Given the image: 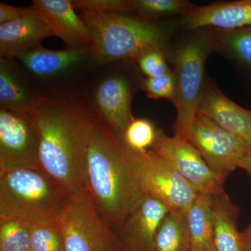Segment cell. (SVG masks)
<instances>
[{
    "mask_svg": "<svg viewBox=\"0 0 251 251\" xmlns=\"http://www.w3.org/2000/svg\"><path fill=\"white\" fill-rule=\"evenodd\" d=\"M29 115L39 135V163L69 193L84 187L86 154L100 120L75 99L36 97Z\"/></svg>",
    "mask_w": 251,
    "mask_h": 251,
    "instance_id": "6da1fadb",
    "label": "cell"
},
{
    "mask_svg": "<svg viewBox=\"0 0 251 251\" xmlns=\"http://www.w3.org/2000/svg\"><path fill=\"white\" fill-rule=\"evenodd\" d=\"M84 188L115 230L143 195L133 151L100 121L87 149Z\"/></svg>",
    "mask_w": 251,
    "mask_h": 251,
    "instance_id": "7a4b0ae2",
    "label": "cell"
},
{
    "mask_svg": "<svg viewBox=\"0 0 251 251\" xmlns=\"http://www.w3.org/2000/svg\"><path fill=\"white\" fill-rule=\"evenodd\" d=\"M69 194L41 168L0 171V217L53 224Z\"/></svg>",
    "mask_w": 251,
    "mask_h": 251,
    "instance_id": "3957f363",
    "label": "cell"
},
{
    "mask_svg": "<svg viewBox=\"0 0 251 251\" xmlns=\"http://www.w3.org/2000/svg\"><path fill=\"white\" fill-rule=\"evenodd\" d=\"M90 29L92 50L100 62L138 61L151 50H163L166 31L161 26L117 13L82 11Z\"/></svg>",
    "mask_w": 251,
    "mask_h": 251,
    "instance_id": "277c9868",
    "label": "cell"
},
{
    "mask_svg": "<svg viewBox=\"0 0 251 251\" xmlns=\"http://www.w3.org/2000/svg\"><path fill=\"white\" fill-rule=\"evenodd\" d=\"M56 223L65 251H128L84 187L69 194Z\"/></svg>",
    "mask_w": 251,
    "mask_h": 251,
    "instance_id": "5b68a950",
    "label": "cell"
},
{
    "mask_svg": "<svg viewBox=\"0 0 251 251\" xmlns=\"http://www.w3.org/2000/svg\"><path fill=\"white\" fill-rule=\"evenodd\" d=\"M213 49L211 36L198 34L184 41L175 56L176 118L175 137L188 141L204 90V67Z\"/></svg>",
    "mask_w": 251,
    "mask_h": 251,
    "instance_id": "8992f818",
    "label": "cell"
},
{
    "mask_svg": "<svg viewBox=\"0 0 251 251\" xmlns=\"http://www.w3.org/2000/svg\"><path fill=\"white\" fill-rule=\"evenodd\" d=\"M132 151L144 194L158 200L170 212L186 214L199 194L198 191L151 150Z\"/></svg>",
    "mask_w": 251,
    "mask_h": 251,
    "instance_id": "52a82bcc",
    "label": "cell"
},
{
    "mask_svg": "<svg viewBox=\"0 0 251 251\" xmlns=\"http://www.w3.org/2000/svg\"><path fill=\"white\" fill-rule=\"evenodd\" d=\"M188 142L201 153L224 184L250 148L240 138L223 129L201 114L195 119Z\"/></svg>",
    "mask_w": 251,
    "mask_h": 251,
    "instance_id": "ba28073f",
    "label": "cell"
},
{
    "mask_svg": "<svg viewBox=\"0 0 251 251\" xmlns=\"http://www.w3.org/2000/svg\"><path fill=\"white\" fill-rule=\"evenodd\" d=\"M37 129L29 114L0 110V171L41 168Z\"/></svg>",
    "mask_w": 251,
    "mask_h": 251,
    "instance_id": "9c48e42d",
    "label": "cell"
},
{
    "mask_svg": "<svg viewBox=\"0 0 251 251\" xmlns=\"http://www.w3.org/2000/svg\"><path fill=\"white\" fill-rule=\"evenodd\" d=\"M151 150L171 165L198 193L214 195L224 190V183L189 142L158 130Z\"/></svg>",
    "mask_w": 251,
    "mask_h": 251,
    "instance_id": "30bf717a",
    "label": "cell"
},
{
    "mask_svg": "<svg viewBox=\"0 0 251 251\" xmlns=\"http://www.w3.org/2000/svg\"><path fill=\"white\" fill-rule=\"evenodd\" d=\"M169 213L163 203L143 193L115 232L127 251H153L157 230Z\"/></svg>",
    "mask_w": 251,
    "mask_h": 251,
    "instance_id": "8fae6325",
    "label": "cell"
},
{
    "mask_svg": "<svg viewBox=\"0 0 251 251\" xmlns=\"http://www.w3.org/2000/svg\"><path fill=\"white\" fill-rule=\"evenodd\" d=\"M33 6L54 36L62 39L67 49H92L90 29L69 0H34Z\"/></svg>",
    "mask_w": 251,
    "mask_h": 251,
    "instance_id": "7c38bea8",
    "label": "cell"
},
{
    "mask_svg": "<svg viewBox=\"0 0 251 251\" xmlns=\"http://www.w3.org/2000/svg\"><path fill=\"white\" fill-rule=\"evenodd\" d=\"M198 114L210 119L220 127L251 147V111L231 100L216 86L204 87Z\"/></svg>",
    "mask_w": 251,
    "mask_h": 251,
    "instance_id": "4fadbf2b",
    "label": "cell"
},
{
    "mask_svg": "<svg viewBox=\"0 0 251 251\" xmlns=\"http://www.w3.org/2000/svg\"><path fill=\"white\" fill-rule=\"evenodd\" d=\"M50 36H54L53 33L32 6L23 18L0 25L1 58L17 57L40 47L42 41Z\"/></svg>",
    "mask_w": 251,
    "mask_h": 251,
    "instance_id": "5bb4252c",
    "label": "cell"
},
{
    "mask_svg": "<svg viewBox=\"0 0 251 251\" xmlns=\"http://www.w3.org/2000/svg\"><path fill=\"white\" fill-rule=\"evenodd\" d=\"M95 101L105 125L122 138L133 120L128 82L120 76L103 81L96 92Z\"/></svg>",
    "mask_w": 251,
    "mask_h": 251,
    "instance_id": "9a60e30c",
    "label": "cell"
},
{
    "mask_svg": "<svg viewBox=\"0 0 251 251\" xmlns=\"http://www.w3.org/2000/svg\"><path fill=\"white\" fill-rule=\"evenodd\" d=\"M189 29L215 27L229 31L251 26V0H239L195 6L185 15Z\"/></svg>",
    "mask_w": 251,
    "mask_h": 251,
    "instance_id": "2e32d148",
    "label": "cell"
},
{
    "mask_svg": "<svg viewBox=\"0 0 251 251\" xmlns=\"http://www.w3.org/2000/svg\"><path fill=\"white\" fill-rule=\"evenodd\" d=\"M211 213L215 251H242L239 209L224 190L211 195Z\"/></svg>",
    "mask_w": 251,
    "mask_h": 251,
    "instance_id": "e0dca14e",
    "label": "cell"
},
{
    "mask_svg": "<svg viewBox=\"0 0 251 251\" xmlns=\"http://www.w3.org/2000/svg\"><path fill=\"white\" fill-rule=\"evenodd\" d=\"M88 50L67 49L52 50L40 46L23 52L17 58L36 76L50 77L78 64L85 58Z\"/></svg>",
    "mask_w": 251,
    "mask_h": 251,
    "instance_id": "ac0fdd59",
    "label": "cell"
},
{
    "mask_svg": "<svg viewBox=\"0 0 251 251\" xmlns=\"http://www.w3.org/2000/svg\"><path fill=\"white\" fill-rule=\"evenodd\" d=\"M192 251H215L211 195L199 193L186 213Z\"/></svg>",
    "mask_w": 251,
    "mask_h": 251,
    "instance_id": "d6986e66",
    "label": "cell"
},
{
    "mask_svg": "<svg viewBox=\"0 0 251 251\" xmlns=\"http://www.w3.org/2000/svg\"><path fill=\"white\" fill-rule=\"evenodd\" d=\"M153 251H192L185 213L170 212L155 236Z\"/></svg>",
    "mask_w": 251,
    "mask_h": 251,
    "instance_id": "ffe728a7",
    "label": "cell"
},
{
    "mask_svg": "<svg viewBox=\"0 0 251 251\" xmlns=\"http://www.w3.org/2000/svg\"><path fill=\"white\" fill-rule=\"evenodd\" d=\"M6 59L0 62L1 108L29 114L36 97H32L11 70Z\"/></svg>",
    "mask_w": 251,
    "mask_h": 251,
    "instance_id": "44dd1931",
    "label": "cell"
},
{
    "mask_svg": "<svg viewBox=\"0 0 251 251\" xmlns=\"http://www.w3.org/2000/svg\"><path fill=\"white\" fill-rule=\"evenodd\" d=\"M0 251H31L30 225L0 217Z\"/></svg>",
    "mask_w": 251,
    "mask_h": 251,
    "instance_id": "7402d4cb",
    "label": "cell"
},
{
    "mask_svg": "<svg viewBox=\"0 0 251 251\" xmlns=\"http://www.w3.org/2000/svg\"><path fill=\"white\" fill-rule=\"evenodd\" d=\"M158 130L151 122L145 119H133L122 137L125 145L135 152H144L152 148Z\"/></svg>",
    "mask_w": 251,
    "mask_h": 251,
    "instance_id": "603a6c76",
    "label": "cell"
},
{
    "mask_svg": "<svg viewBox=\"0 0 251 251\" xmlns=\"http://www.w3.org/2000/svg\"><path fill=\"white\" fill-rule=\"evenodd\" d=\"M31 251H65L57 223L30 225Z\"/></svg>",
    "mask_w": 251,
    "mask_h": 251,
    "instance_id": "cb8c5ba5",
    "label": "cell"
},
{
    "mask_svg": "<svg viewBox=\"0 0 251 251\" xmlns=\"http://www.w3.org/2000/svg\"><path fill=\"white\" fill-rule=\"evenodd\" d=\"M185 0H131L132 11L148 16L184 14L195 7Z\"/></svg>",
    "mask_w": 251,
    "mask_h": 251,
    "instance_id": "d4e9b609",
    "label": "cell"
},
{
    "mask_svg": "<svg viewBox=\"0 0 251 251\" xmlns=\"http://www.w3.org/2000/svg\"><path fill=\"white\" fill-rule=\"evenodd\" d=\"M224 41L237 58L251 68V26L227 31Z\"/></svg>",
    "mask_w": 251,
    "mask_h": 251,
    "instance_id": "484cf974",
    "label": "cell"
},
{
    "mask_svg": "<svg viewBox=\"0 0 251 251\" xmlns=\"http://www.w3.org/2000/svg\"><path fill=\"white\" fill-rule=\"evenodd\" d=\"M144 87L150 98L166 99L175 103L176 79L175 74L171 72L161 76L148 77L145 81Z\"/></svg>",
    "mask_w": 251,
    "mask_h": 251,
    "instance_id": "4316f807",
    "label": "cell"
},
{
    "mask_svg": "<svg viewBox=\"0 0 251 251\" xmlns=\"http://www.w3.org/2000/svg\"><path fill=\"white\" fill-rule=\"evenodd\" d=\"M74 6L82 11L93 13H122L132 11L131 0H78Z\"/></svg>",
    "mask_w": 251,
    "mask_h": 251,
    "instance_id": "83f0119b",
    "label": "cell"
},
{
    "mask_svg": "<svg viewBox=\"0 0 251 251\" xmlns=\"http://www.w3.org/2000/svg\"><path fill=\"white\" fill-rule=\"evenodd\" d=\"M140 69L148 77L161 76L171 72L163 50H156L143 54L138 61Z\"/></svg>",
    "mask_w": 251,
    "mask_h": 251,
    "instance_id": "f1b7e54d",
    "label": "cell"
},
{
    "mask_svg": "<svg viewBox=\"0 0 251 251\" xmlns=\"http://www.w3.org/2000/svg\"><path fill=\"white\" fill-rule=\"evenodd\" d=\"M29 7L20 8L0 3V25L17 21L27 14Z\"/></svg>",
    "mask_w": 251,
    "mask_h": 251,
    "instance_id": "f546056e",
    "label": "cell"
},
{
    "mask_svg": "<svg viewBox=\"0 0 251 251\" xmlns=\"http://www.w3.org/2000/svg\"><path fill=\"white\" fill-rule=\"evenodd\" d=\"M242 251H251V222L249 226L241 232Z\"/></svg>",
    "mask_w": 251,
    "mask_h": 251,
    "instance_id": "4dcf8cb0",
    "label": "cell"
},
{
    "mask_svg": "<svg viewBox=\"0 0 251 251\" xmlns=\"http://www.w3.org/2000/svg\"><path fill=\"white\" fill-rule=\"evenodd\" d=\"M238 168L244 170L251 176V147L239 163Z\"/></svg>",
    "mask_w": 251,
    "mask_h": 251,
    "instance_id": "1f68e13d",
    "label": "cell"
}]
</instances>
